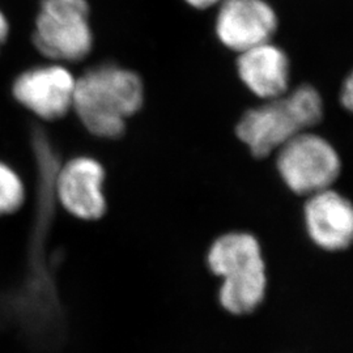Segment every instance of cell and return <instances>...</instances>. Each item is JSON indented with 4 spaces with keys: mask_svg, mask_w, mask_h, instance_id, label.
I'll return each mask as SVG.
<instances>
[{
    "mask_svg": "<svg viewBox=\"0 0 353 353\" xmlns=\"http://www.w3.org/2000/svg\"><path fill=\"white\" fill-rule=\"evenodd\" d=\"M144 84L140 76L118 64L89 68L76 79L72 110L90 135L119 139L127 121L144 105Z\"/></svg>",
    "mask_w": 353,
    "mask_h": 353,
    "instance_id": "1",
    "label": "cell"
},
{
    "mask_svg": "<svg viewBox=\"0 0 353 353\" xmlns=\"http://www.w3.org/2000/svg\"><path fill=\"white\" fill-rule=\"evenodd\" d=\"M88 0H41L32 43L54 63H79L93 49Z\"/></svg>",
    "mask_w": 353,
    "mask_h": 353,
    "instance_id": "2",
    "label": "cell"
},
{
    "mask_svg": "<svg viewBox=\"0 0 353 353\" xmlns=\"http://www.w3.org/2000/svg\"><path fill=\"white\" fill-rule=\"evenodd\" d=\"M279 174L301 196L331 189L341 174V157L327 140L303 131L278 150Z\"/></svg>",
    "mask_w": 353,
    "mask_h": 353,
    "instance_id": "3",
    "label": "cell"
},
{
    "mask_svg": "<svg viewBox=\"0 0 353 353\" xmlns=\"http://www.w3.org/2000/svg\"><path fill=\"white\" fill-rule=\"evenodd\" d=\"M76 77L61 63L34 65L14 76V102L43 122L63 119L72 110Z\"/></svg>",
    "mask_w": 353,
    "mask_h": 353,
    "instance_id": "4",
    "label": "cell"
},
{
    "mask_svg": "<svg viewBox=\"0 0 353 353\" xmlns=\"http://www.w3.org/2000/svg\"><path fill=\"white\" fill-rule=\"evenodd\" d=\"M105 169L100 161L77 156L64 163L54 176V196L65 212L83 221H96L106 214Z\"/></svg>",
    "mask_w": 353,
    "mask_h": 353,
    "instance_id": "5",
    "label": "cell"
},
{
    "mask_svg": "<svg viewBox=\"0 0 353 353\" xmlns=\"http://www.w3.org/2000/svg\"><path fill=\"white\" fill-rule=\"evenodd\" d=\"M303 131L287 93L249 109L236 126L239 139L255 159H265Z\"/></svg>",
    "mask_w": 353,
    "mask_h": 353,
    "instance_id": "6",
    "label": "cell"
},
{
    "mask_svg": "<svg viewBox=\"0 0 353 353\" xmlns=\"http://www.w3.org/2000/svg\"><path fill=\"white\" fill-rule=\"evenodd\" d=\"M216 17V34L230 50L243 52L275 34L278 16L265 0H223Z\"/></svg>",
    "mask_w": 353,
    "mask_h": 353,
    "instance_id": "7",
    "label": "cell"
},
{
    "mask_svg": "<svg viewBox=\"0 0 353 353\" xmlns=\"http://www.w3.org/2000/svg\"><path fill=\"white\" fill-rule=\"evenodd\" d=\"M303 207L309 237L326 252H343L353 240L351 202L335 190L327 189L307 196Z\"/></svg>",
    "mask_w": 353,
    "mask_h": 353,
    "instance_id": "8",
    "label": "cell"
},
{
    "mask_svg": "<svg viewBox=\"0 0 353 353\" xmlns=\"http://www.w3.org/2000/svg\"><path fill=\"white\" fill-rule=\"evenodd\" d=\"M237 72L245 87L265 101L279 99L290 90L288 55L271 42L240 52Z\"/></svg>",
    "mask_w": 353,
    "mask_h": 353,
    "instance_id": "9",
    "label": "cell"
},
{
    "mask_svg": "<svg viewBox=\"0 0 353 353\" xmlns=\"http://www.w3.org/2000/svg\"><path fill=\"white\" fill-rule=\"evenodd\" d=\"M207 265L221 280L265 270L259 241L245 232L225 233L214 240L207 254Z\"/></svg>",
    "mask_w": 353,
    "mask_h": 353,
    "instance_id": "10",
    "label": "cell"
},
{
    "mask_svg": "<svg viewBox=\"0 0 353 353\" xmlns=\"http://www.w3.org/2000/svg\"><path fill=\"white\" fill-rule=\"evenodd\" d=\"M26 202L23 178L11 165L0 160V217L17 214Z\"/></svg>",
    "mask_w": 353,
    "mask_h": 353,
    "instance_id": "11",
    "label": "cell"
},
{
    "mask_svg": "<svg viewBox=\"0 0 353 353\" xmlns=\"http://www.w3.org/2000/svg\"><path fill=\"white\" fill-rule=\"evenodd\" d=\"M290 103L299 115L305 131L316 127L323 119V100L313 85L303 84L292 92H287Z\"/></svg>",
    "mask_w": 353,
    "mask_h": 353,
    "instance_id": "12",
    "label": "cell"
},
{
    "mask_svg": "<svg viewBox=\"0 0 353 353\" xmlns=\"http://www.w3.org/2000/svg\"><path fill=\"white\" fill-rule=\"evenodd\" d=\"M341 102L344 109H347L348 112L352 110L353 106V83H352V75H350L345 77L344 83H343V87L341 90Z\"/></svg>",
    "mask_w": 353,
    "mask_h": 353,
    "instance_id": "13",
    "label": "cell"
},
{
    "mask_svg": "<svg viewBox=\"0 0 353 353\" xmlns=\"http://www.w3.org/2000/svg\"><path fill=\"white\" fill-rule=\"evenodd\" d=\"M8 34H10V23L6 14L0 11V49L6 43Z\"/></svg>",
    "mask_w": 353,
    "mask_h": 353,
    "instance_id": "14",
    "label": "cell"
},
{
    "mask_svg": "<svg viewBox=\"0 0 353 353\" xmlns=\"http://www.w3.org/2000/svg\"><path fill=\"white\" fill-rule=\"evenodd\" d=\"M188 4L198 10H207L216 4H220L223 0H185Z\"/></svg>",
    "mask_w": 353,
    "mask_h": 353,
    "instance_id": "15",
    "label": "cell"
}]
</instances>
